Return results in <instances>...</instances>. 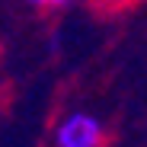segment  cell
<instances>
[{
  "label": "cell",
  "instance_id": "3",
  "mask_svg": "<svg viewBox=\"0 0 147 147\" xmlns=\"http://www.w3.org/2000/svg\"><path fill=\"white\" fill-rule=\"evenodd\" d=\"M26 3H32V7H51V0H26Z\"/></svg>",
  "mask_w": 147,
  "mask_h": 147
},
{
  "label": "cell",
  "instance_id": "2",
  "mask_svg": "<svg viewBox=\"0 0 147 147\" xmlns=\"http://www.w3.org/2000/svg\"><path fill=\"white\" fill-rule=\"evenodd\" d=\"M131 3H134V0H93V7L102 10V13H118V10L131 7Z\"/></svg>",
  "mask_w": 147,
  "mask_h": 147
},
{
  "label": "cell",
  "instance_id": "1",
  "mask_svg": "<svg viewBox=\"0 0 147 147\" xmlns=\"http://www.w3.org/2000/svg\"><path fill=\"white\" fill-rule=\"evenodd\" d=\"M106 125L90 112H67L55 125V147H102Z\"/></svg>",
  "mask_w": 147,
  "mask_h": 147
},
{
  "label": "cell",
  "instance_id": "4",
  "mask_svg": "<svg viewBox=\"0 0 147 147\" xmlns=\"http://www.w3.org/2000/svg\"><path fill=\"white\" fill-rule=\"evenodd\" d=\"M67 3H74V0H51V7H67Z\"/></svg>",
  "mask_w": 147,
  "mask_h": 147
}]
</instances>
